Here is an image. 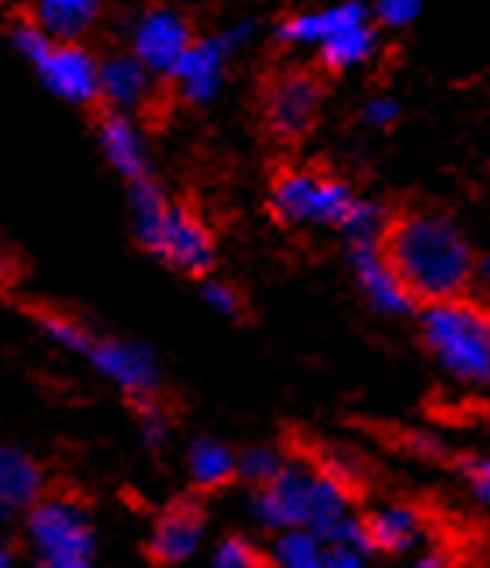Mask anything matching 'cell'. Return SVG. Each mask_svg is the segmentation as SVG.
I'll return each mask as SVG.
<instances>
[{
	"label": "cell",
	"mask_w": 490,
	"mask_h": 568,
	"mask_svg": "<svg viewBox=\"0 0 490 568\" xmlns=\"http://www.w3.org/2000/svg\"><path fill=\"white\" fill-rule=\"evenodd\" d=\"M198 293H202V304L208 311H215L220 318H241L244 315V301H241L237 286H229L226 280L212 276V272H208V276H202Z\"/></svg>",
	"instance_id": "cell-23"
},
{
	"label": "cell",
	"mask_w": 490,
	"mask_h": 568,
	"mask_svg": "<svg viewBox=\"0 0 490 568\" xmlns=\"http://www.w3.org/2000/svg\"><path fill=\"white\" fill-rule=\"evenodd\" d=\"M399 116H402V103H399V95H391V92H375L360 103V121L375 131L396 128Z\"/></svg>",
	"instance_id": "cell-25"
},
{
	"label": "cell",
	"mask_w": 490,
	"mask_h": 568,
	"mask_svg": "<svg viewBox=\"0 0 490 568\" xmlns=\"http://www.w3.org/2000/svg\"><path fill=\"white\" fill-rule=\"evenodd\" d=\"M194 39V29L187 14L166 4H152L142 14H134L127 29V53L134 61H142L155 78H166L173 64L181 61V53Z\"/></svg>",
	"instance_id": "cell-10"
},
{
	"label": "cell",
	"mask_w": 490,
	"mask_h": 568,
	"mask_svg": "<svg viewBox=\"0 0 490 568\" xmlns=\"http://www.w3.org/2000/svg\"><path fill=\"white\" fill-rule=\"evenodd\" d=\"M258 36V22H233L223 26L220 32L194 36L187 50L181 53V61L173 64V71L163 82L173 89V95L187 106H208L215 95L223 92L226 71L237 57L254 43Z\"/></svg>",
	"instance_id": "cell-8"
},
{
	"label": "cell",
	"mask_w": 490,
	"mask_h": 568,
	"mask_svg": "<svg viewBox=\"0 0 490 568\" xmlns=\"http://www.w3.org/2000/svg\"><path fill=\"white\" fill-rule=\"evenodd\" d=\"M0 568H11V555H8L4 544H0Z\"/></svg>",
	"instance_id": "cell-34"
},
{
	"label": "cell",
	"mask_w": 490,
	"mask_h": 568,
	"mask_svg": "<svg viewBox=\"0 0 490 568\" xmlns=\"http://www.w3.org/2000/svg\"><path fill=\"white\" fill-rule=\"evenodd\" d=\"M43 568H89L85 558H64V561H47Z\"/></svg>",
	"instance_id": "cell-33"
},
{
	"label": "cell",
	"mask_w": 490,
	"mask_h": 568,
	"mask_svg": "<svg viewBox=\"0 0 490 568\" xmlns=\"http://www.w3.org/2000/svg\"><path fill=\"white\" fill-rule=\"evenodd\" d=\"M325 106V82L310 68H283L262 85V124L276 142L297 145L315 131Z\"/></svg>",
	"instance_id": "cell-9"
},
{
	"label": "cell",
	"mask_w": 490,
	"mask_h": 568,
	"mask_svg": "<svg viewBox=\"0 0 490 568\" xmlns=\"http://www.w3.org/2000/svg\"><path fill=\"white\" fill-rule=\"evenodd\" d=\"M35 325L53 346L85 357L92 364V371H100L110 385L127 392V396H134L139 403L152 399L155 388H160V382H163L160 357H155L145 343L106 336V332H95V328L82 325L78 318H68V315H53V311L35 315Z\"/></svg>",
	"instance_id": "cell-6"
},
{
	"label": "cell",
	"mask_w": 490,
	"mask_h": 568,
	"mask_svg": "<svg viewBox=\"0 0 490 568\" xmlns=\"http://www.w3.org/2000/svg\"><path fill=\"white\" fill-rule=\"evenodd\" d=\"M466 484L483 505H490V459H473L466 463Z\"/></svg>",
	"instance_id": "cell-28"
},
{
	"label": "cell",
	"mask_w": 490,
	"mask_h": 568,
	"mask_svg": "<svg viewBox=\"0 0 490 568\" xmlns=\"http://www.w3.org/2000/svg\"><path fill=\"white\" fill-rule=\"evenodd\" d=\"M142 430H145V438L149 442H160L166 435V417H163V409L142 399Z\"/></svg>",
	"instance_id": "cell-29"
},
{
	"label": "cell",
	"mask_w": 490,
	"mask_h": 568,
	"mask_svg": "<svg viewBox=\"0 0 490 568\" xmlns=\"http://www.w3.org/2000/svg\"><path fill=\"white\" fill-rule=\"evenodd\" d=\"M95 145H100L106 166L124 181V187L155 178L149 142L134 116L106 110L100 121H95Z\"/></svg>",
	"instance_id": "cell-13"
},
{
	"label": "cell",
	"mask_w": 490,
	"mask_h": 568,
	"mask_svg": "<svg viewBox=\"0 0 490 568\" xmlns=\"http://www.w3.org/2000/svg\"><path fill=\"white\" fill-rule=\"evenodd\" d=\"M39 487H43L39 466L25 453H18V448H0V501L29 505L35 501Z\"/></svg>",
	"instance_id": "cell-20"
},
{
	"label": "cell",
	"mask_w": 490,
	"mask_h": 568,
	"mask_svg": "<svg viewBox=\"0 0 490 568\" xmlns=\"http://www.w3.org/2000/svg\"><path fill=\"white\" fill-rule=\"evenodd\" d=\"M8 272H11V262H8V254L0 251V276H8Z\"/></svg>",
	"instance_id": "cell-35"
},
{
	"label": "cell",
	"mask_w": 490,
	"mask_h": 568,
	"mask_svg": "<svg viewBox=\"0 0 490 568\" xmlns=\"http://www.w3.org/2000/svg\"><path fill=\"white\" fill-rule=\"evenodd\" d=\"M208 568H258V551L247 540H223Z\"/></svg>",
	"instance_id": "cell-27"
},
{
	"label": "cell",
	"mask_w": 490,
	"mask_h": 568,
	"mask_svg": "<svg viewBox=\"0 0 490 568\" xmlns=\"http://www.w3.org/2000/svg\"><path fill=\"white\" fill-rule=\"evenodd\" d=\"M254 516L268 530H310L325 534L346 516V491L336 477L304 463H283L276 477L254 495Z\"/></svg>",
	"instance_id": "cell-5"
},
{
	"label": "cell",
	"mask_w": 490,
	"mask_h": 568,
	"mask_svg": "<svg viewBox=\"0 0 490 568\" xmlns=\"http://www.w3.org/2000/svg\"><path fill=\"white\" fill-rule=\"evenodd\" d=\"M328 568H367L364 551H349V547H328Z\"/></svg>",
	"instance_id": "cell-30"
},
{
	"label": "cell",
	"mask_w": 490,
	"mask_h": 568,
	"mask_svg": "<svg viewBox=\"0 0 490 568\" xmlns=\"http://www.w3.org/2000/svg\"><path fill=\"white\" fill-rule=\"evenodd\" d=\"M370 18V4L364 0H339V4L328 8H304L293 11L276 22V43L289 47V50H318L325 39H331L336 32L367 22Z\"/></svg>",
	"instance_id": "cell-14"
},
{
	"label": "cell",
	"mask_w": 490,
	"mask_h": 568,
	"mask_svg": "<svg viewBox=\"0 0 490 568\" xmlns=\"http://www.w3.org/2000/svg\"><path fill=\"white\" fill-rule=\"evenodd\" d=\"M187 469H191L194 484L220 487V484H226L233 474H237V456H233V448L223 445V442L198 438L191 445V453H187Z\"/></svg>",
	"instance_id": "cell-21"
},
{
	"label": "cell",
	"mask_w": 490,
	"mask_h": 568,
	"mask_svg": "<svg viewBox=\"0 0 490 568\" xmlns=\"http://www.w3.org/2000/svg\"><path fill=\"white\" fill-rule=\"evenodd\" d=\"M381 50V29L375 26V18H367V22H357L343 32H336L331 39L315 50L321 71H331V74H346V71H360L367 68L370 61L378 57Z\"/></svg>",
	"instance_id": "cell-17"
},
{
	"label": "cell",
	"mask_w": 490,
	"mask_h": 568,
	"mask_svg": "<svg viewBox=\"0 0 490 568\" xmlns=\"http://www.w3.org/2000/svg\"><path fill=\"white\" fill-rule=\"evenodd\" d=\"M103 14V0H29V22L53 39H82L95 29Z\"/></svg>",
	"instance_id": "cell-16"
},
{
	"label": "cell",
	"mask_w": 490,
	"mask_h": 568,
	"mask_svg": "<svg viewBox=\"0 0 490 568\" xmlns=\"http://www.w3.org/2000/svg\"><path fill=\"white\" fill-rule=\"evenodd\" d=\"M276 561L283 568H328V547L310 530H286L276 544Z\"/></svg>",
	"instance_id": "cell-22"
},
{
	"label": "cell",
	"mask_w": 490,
	"mask_h": 568,
	"mask_svg": "<svg viewBox=\"0 0 490 568\" xmlns=\"http://www.w3.org/2000/svg\"><path fill=\"white\" fill-rule=\"evenodd\" d=\"M202 534H205L202 516L194 513V508L181 505V508H173V513L160 516V523H155V530H152V555L160 558V561H166V565L184 561V558H191L194 551H198Z\"/></svg>",
	"instance_id": "cell-18"
},
{
	"label": "cell",
	"mask_w": 490,
	"mask_h": 568,
	"mask_svg": "<svg viewBox=\"0 0 490 568\" xmlns=\"http://www.w3.org/2000/svg\"><path fill=\"white\" fill-rule=\"evenodd\" d=\"M268 209L289 230H331L343 241L381 237L388 223L381 202L318 166H283L268 184Z\"/></svg>",
	"instance_id": "cell-2"
},
{
	"label": "cell",
	"mask_w": 490,
	"mask_h": 568,
	"mask_svg": "<svg viewBox=\"0 0 490 568\" xmlns=\"http://www.w3.org/2000/svg\"><path fill=\"white\" fill-rule=\"evenodd\" d=\"M381 251L417 307L473 290L477 251L452 215L438 209L388 212Z\"/></svg>",
	"instance_id": "cell-1"
},
{
	"label": "cell",
	"mask_w": 490,
	"mask_h": 568,
	"mask_svg": "<svg viewBox=\"0 0 490 568\" xmlns=\"http://www.w3.org/2000/svg\"><path fill=\"white\" fill-rule=\"evenodd\" d=\"M420 339L445 375L466 385L490 382V304L480 297H448L420 304Z\"/></svg>",
	"instance_id": "cell-4"
},
{
	"label": "cell",
	"mask_w": 490,
	"mask_h": 568,
	"mask_svg": "<svg viewBox=\"0 0 490 568\" xmlns=\"http://www.w3.org/2000/svg\"><path fill=\"white\" fill-rule=\"evenodd\" d=\"M346 244V265L349 276L364 293V301L388 318H406L417 311V301L409 297L402 280L391 268L388 254L381 251V237H364V241H343Z\"/></svg>",
	"instance_id": "cell-11"
},
{
	"label": "cell",
	"mask_w": 490,
	"mask_h": 568,
	"mask_svg": "<svg viewBox=\"0 0 490 568\" xmlns=\"http://www.w3.org/2000/svg\"><path fill=\"white\" fill-rule=\"evenodd\" d=\"M127 212L134 241L155 262L191 280L208 276L215 265V237L191 205L173 202L166 187L149 178L142 184H127Z\"/></svg>",
	"instance_id": "cell-3"
},
{
	"label": "cell",
	"mask_w": 490,
	"mask_h": 568,
	"mask_svg": "<svg viewBox=\"0 0 490 568\" xmlns=\"http://www.w3.org/2000/svg\"><path fill=\"white\" fill-rule=\"evenodd\" d=\"M423 4L427 0H375V4H370V18H375L378 29L399 32L417 22L423 14Z\"/></svg>",
	"instance_id": "cell-24"
},
{
	"label": "cell",
	"mask_w": 490,
	"mask_h": 568,
	"mask_svg": "<svg viewBox=\"0 0 490 568\" xmlns=\"http://www.w3.org/2000/svg\"><path fill=\"white\" fill-rule=\"evenodd\" d=\"M29 537L47 561L89 558L92 551V526L82 508H74L71 501L35 505L29 516Z\"/></svg>",
	"instance_id": "cell-12"
},
{
	"label": "cell",
	"mask_w": 490,
	"mask_h": 568,
	"mask_svg": "<svg viewBox=\"0 0 490 568\" xmlns=\"http://www.w3.org/2000/svg\"><path fill=\"white\" fill-rule=\"evenodd\" d=\"M367 540L370 547H381V551H409L420 540V516L406 505H385L381 513L367 519Z\"/></svg>",
	"instance_id": "cell-19"
},
{
	"label": "cell",
	"mask_w": 490,
	"mask_h": 568,
	"mask_svg": "<svg viewBox=\"0 0 490 568\" xmlns=\"http://www.w3.org/2000/svg\"><path fill=\"white\" fill-rule=\"evenodd\" d=\"M155 78L142 61H134L127 50L106 53L100 61V103L113 113H142L155 100Z\"/></svg>",
	"instance_id": "cell-15"
},
{
	"label": "cell",
	"mask_w": 490,
	"mask_h": 568,
	"mask_svg": "<svg viewBox=\"0 0 490 568\" xmlns=\"http://www.w3.org/2000/svg\"><path fill=\"white\" fill-rule=\"evenodd\" d=\"M11 47L32 68L53 100L68 106H92L100 103V57L85 43L71 39H53L39 32L29 18L11 26Z\"/></svg>",
	"instance_id": "cell-7"
},
{
	"label": "cell",
	"mask_w": 490,
	"mask_h": 568,
	"mask_svg": "<svg viewBox=\"0 0 490 568\" xmlns=\"http://www.w3.org/2000/svg\"><path fill=\"white\" fill-rule=\"evenodd\" d=\"M409 568H445V558L441 555H423L420 561H414Z\"/></svg>",
	"instance_id": "cell-32"
},
{
	"label": "cell",
	"mask_w": 490,
	"mask_h": 568,
	"mask_svg": "<svg viewBox=\"0 0 490 568\" xmlns=\"http://www.w3.org/2000/svg\"><path fill=\"white\" fill-rule=\"evenodd\" d=\"M279 456L272 453V448H247V453L237 459V474L251 484H268L272 477H276V469H279Z\"/></svg>",
	"instance_id": "cell-26"
},
{
	"label": "cell",
	"mask_w": 490,
	"mask_h": 568,
	"mask_svg": "<svg viewBox=\"0 0 490 568\" xmlns=\"http://www.w3.org/2000/svg\"><path fill=\"white\" fill-rule=\"evenodd\" d=\"M473 286L480 290V301L490 304V254L477 258V276H473Z\"/></svg>",
	"instance_id": "cell-31"
}]
</instances>
